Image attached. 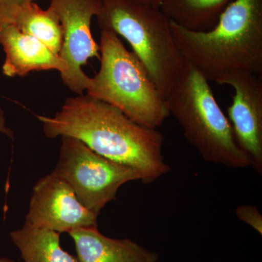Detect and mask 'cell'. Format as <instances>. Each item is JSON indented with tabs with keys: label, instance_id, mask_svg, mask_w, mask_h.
I'll use <instances>...</instances> for the list:
<instances>
[{
	"label": "cell",
	"instance_id": "ffe728a7",
	"mask_svg": "<svg viewBox=\"0 0 262 262\" xmlns=\"http://www.w3.org/2000/svg\"><path fill=\"white\" fill-rule=\"evenodd\" d=\"M34 1H36V0H24V3H32Z\"/></svg>",
	"mask_w": 262,
	"mask_h": 262
},
{
	"label": "cell",
	"instance_id": "2e32d148",
	"mask_svg": "<svg viewBox=\"0 0 262 262\" xmlns=\"http://www.w3.org/2000/svg\"><path fill=\"white\" fill-rule=\"evenodd\" d=\"M24 0H0V29L14 24L20 5Z\"/></svg>",
	"mask_w": 262,
	"mask_h": 262
},
{
	"label": "cell",
	"instance_id": "30bf717a",
	"mask_svg": "<svg viewBox=\"0 0 262 262\" xmlns=\"http://www.w3.org/2000/svg\"><path fill=\"white\" fill-rule=\"evenodd\" d=\"M0 45L5 53L3 72L7 77H25L31 72L44 70H57L62 76L68 70L61 57L13 24L0 29Z\"/></svg>",
	"mask_w": 262,
	"mask_h": 262
},
{
	"label": "cell",
	"instance_id": "3957f363",
	"mask_svg": "<svg viewBox=\"0 0 262 262\" xmlns=\"http://www.w3.org/2000/svg\"><path fill=\"white\" fill-rule=\"evenodd\" d=\"M166 101L169 113L205 161L231 168L251 166V160L236 141L209 82L188 62L184 61Z\"/></svg>",
	"mask_w": 262,
	"mask_h": 262
},
{
	"label": "cell",
	"instance_id": "ba28073f",
	"mask_svg": "<svg viewBox=\"0 0 262 262\" xmlns=\"http://www.w3.org/2000/svg\"><path fill=\"white\" fill-rule=\"evenodd\" d=\"M98 215L80 203L68 183L52 171L33 187L25 224L69 233L76 229L97 227Z\"/></svg>",
	"mask_w": 262,
	"mask_h": 262
},
{
	"label": "cell",
	"instance_id": "6da1fadb",
	"mask_svg": "<svg viewBox=\"0 0 262 262\" xmlns=\"http://www.w3.org/2000/svg\"><path fill=\"white\" fill-rule=\"evenodd\" d=\"M45 135L78 139L94 152L139 173L144 184L170 170L164 159L163 136L137 123L119 108L89 95L66 100L53 117L37 115Z\"/></svg>",
	"mask_w": 262,
	"mask_h": 262
},
{
	"label": "cell",
	"instance_id": "4fadbf2b",
	"mask_svg": "<svg viewBox=\"0 0 262 262\" xmlns=\"http://www.w3.org/2000/svg\"><path fill=\"white\" fill-rule=\"evenodd\" d=\"M232 0H164L162 11L180 27L206 32L218 23L220 15Z\"/></svg>",
	"mask_w": 262,
	"mask_h": 262
},
{
	"label": "cell",
	"instance_id": "e0dca14e",
	"mask_svg": "<svg viewBox=\"0 0 262 262\" xmlns=\"http://www.w3.org/2000/svg\"><path fill=\"white\" fill-rule=\"evenodd\" d=\"M5 122L6 121H5L4 112L0 107V132L8 136L10 139H13L14 138V133L13 132V130H10L9 127L6 126Z\"/></svg>",
	"mask_w": 262,
	"mask_h": 262
},
{
	"label": "cell",
	"instance_id": "7c38bea8",
	"mask_svg": "<svg viewBox=\"0 0 262 262\" xmlns=\"http://www.w3.org/2000/svg\"><path fill=\"white\" fill-rule=\"evenodd\" d=\"M10 236L24 262H80L62 248L60 233L54 231L24 224Z\"/></svg>",
	"mask_w": 262,
	"mask_h": 262
},
{
	"label": "cell",
	"instance_id": "7a4b0ae2",
	"mask_svg": "<svg viewBox=\"0 0 262 262\" xmlns=\"http://www.w3.org/2000/svg\"><path fill=\"white\" fill-rule=\"evenodd\" d=\"M184 61L208 82L236 72L262 75V0H232L213 29L194 32L170 20Z\"/></svg>",
	"mask_w": 262,
	"mask_h": 262
},
{
	"label": "cell",
	"instance_id": "9c48e42d",
	"mask_svg": "<svg viewBox=\"0 0 262 262\" xmlns=\"http://www.w3.org/2000/svg\"><path fill=\"white\" fill-rule=\"evenodd\" d=\"M218 84L234 90L232 103L227 108L229 123L236 141L262 173V76L236 72L221 79Z\"/></svg>",
	"mask_w": 262,
	"mask_h": 262
},
{
	"label": "cell",
	"instance_id": "ac0fdd59",
	"mask_svg": "<svg viewBox=\"0 0 262 262\" xmlns=\"http://www.w3.org/2000/svg\"><path fill=\"white\" fill-rule=\"evenodd\" d=\"M130 1L138 3V4L146 5V6L160 9L164 0H130Z\"/></svg>",
	"mask_w": 262,
	"mask_h": 262
},
{
	"label": "cell",
	"instance_id": "8fae6325",
	"mask_svg": "<svg viewBox=\"0 0 262 262\" xmlns=\"http://www.w3.org/2000/svg\"><path fill=\"white\" fill-rule=\"evenodd\" d=\"M73 239L80 262H158L159 255L130 239L103 235L97 227L74 229Z\"/></svg>",
	"mask_w": 262,
	"mask_h": 262
},
{
	"label": "cell",
	"instance_id": "5b68a950",
	"mask_svg": "<svg viewBox=\"0 0 262 262\" xmlns=\"http://www.w3.org/2000/svg\"><path fill=\"white\" fill-rule=\"evenodd\" d=\"M101 29H110L130 44L151 80L166 98L180 75L184 60L172 34L170 20L161 9L130 0H101Z\"/></svg>",
	"mask_w": 262,
	"mask_h": 262
},
{
	"label": "cell",
	"instance_id": "277c9868",
	"mask_svg": "<svg viewBox=\"0 0 262 262\" xmlns=\"http://www.w3.org/2000/svg\"><path fill=\"white\" fill-rule=\"evenodd\" d=\"M99 71L86 91L91 97L115 106L137 123L161 126L170 113L166 98L145 67L110 29H101Z\"/></svg>",
	"mask_w": 262,
	"mask_h": 262
},
{
	"label": "cell",
	"instance_id": "52a82bcc",
	"mask_svg": "<svg viewBox=\"0 0 262 262\" xmlns=\"http://www.w3.org/2000/svg\"><path fill=\"white\" fill-rule=\"evenodd\" d=\"M101 0H51L49 9L56 15L63 29L59 56L68 66L61 76L71 91L83 94L91 85V77L82 70L90 58L100 59V46L91 32V20L101 9Z\"/></svg>",
	"mask_w": 262,
	"mask_h": 262
},
{
	"label": "cell",
	"instance_id": "9a60e30c",
	"mask_svg": "<svg viewBox=\"0 0 262 262\" xmlns=\"http://www.w3.org/2000/svg\"><path fill=\"white\" fill-rule=\"evenodd\" d=\"M236 215L239 221L247 224L261 235L262 215L256 206L243 205L237 207Z\"/></svg>",
	"mask_w": 262,
	"mask_h": 262
},
{
	"label": "cell",
	"instance_id": "d6986e66",
	"mask_svg": "<svg viewBox=\"0 0 262 262\" xmlns=\"http://www.w3.org/2000/svg\"><path fill=\"white\" fill-rule=\"evenodd\" d=\"M0 262H15L8 257H0Z\"/></svg>",
	"mask_w": 262,
	"mask_h": 262
},
{
	"label": "cell",
	"instance_id": "5bb4252c",
	"mask_svg": "<svg viewBox=\"0 0 262 262\" xmlns=\"http://www.w3.org/2000/svg\"><path fill=\"white\" fill-rule=\"evenodd\" d=\"M15 27L24 34L36 38L55 54L59 56L63 43V29L51 10H43L34 2L20 5Z\"/></svg>",
	"mask_w": 262,
	"mask_h": 262
},
{
	"label": "cell",
	"instance_id": "8992f818",
	"mask_svg": "<svg viewBox=\"0 0 262 262\" xmlns=\"http://www.w3.org/2000/svg\"><path fill=\"white\" fill-rule=\"evenodd\" d=\"M53 172L70 184L85 208L97 215L116 199L123 184L141 181L134 169L101 156L78 139L64 136Z\"/></svg>",
	"mask_w": 262,
	"mask_h": 262
}]
</instances>
